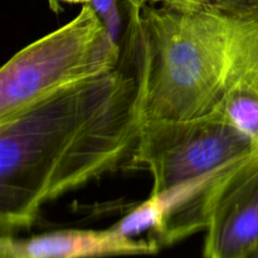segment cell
I'll return each mask as SVG.
<instances>
[{
    "instance_id": "cell-1",
    "label": "cell",
    "mask_w": 258,
    "mask_h": 258,
    "mask_svg": "<svg viewBox=\"0 0 258 258\" xmlns=\"http://www.w3.org/2000/svg\"><path fill=\"white\" fill-rule=\"evenodd\" d=\"M141 123L128 44L115 70L0 120L2 236L30 228L45 204L126 166Z\"/></svg>"
},
{
    "instance_id": "cell-2",
    "label": "cell",
    "mask_w": 258,
    "mask_h": 258,
    "mask_svg": "<svg viewBox=\"0 0 258 258\" xmlns=\"http://www.w3.org/2000/svg\"><path fill=\"white\" fill-rule=\"evenodd\" d=\"M246 23L213 4L190 10L128 8L141 121L211 113L226 90Z\"/></svg>"
},
{
    "instance_id": "cell-3",
    "label": "cell",
    "mask_w": 258,
    "mask_h": 258,
    "mask_svg": "<svg viewBox=\"0 0 258 258\" xmlns=\"http://www.w3.org/2000/svg\"><path fill=\"white\" fill-rule=\"evenodd\" d=\"M122 49L91 4L54 32L13 55L0 70V120L121 63Z\"/></svg>"
},
{
    "instance_id": "cell-4",
    "label": "cell",
    "mask_w": 258,
    "mask_h": 258,
    "mask_svg": "<svg viewBox=\"0 0 258 258\" xmlns=\"http://www.w3.org/2000/svg\"><path fill=\"white\" fill-rule=\"evenodd\" d=\"M256 150L246 134L214 110L185 120L144 121L126 166L148 171L151 194H160L207 178Z\"/></svg>"
},
{
    "instance_id": "cell-5",
    "label": "cell",
    "mask_w": 258,
    "mask_h": 258,
    "mask_svg": "<svg viewBox=\"0 0 258 258\" xmlns=\"http://www.w3.org/2000/svg\"><path fill=\"white\" fill-rule=\"evenodd\" d=\"M258 246V150L229 166L211 197L204 258H242Z\"/></svg>"
},
{
    "instance_id": "cell-6",
    "label": "cell",
    "mask_w": 258,
    "mask_h": 258,
    "mask_svg": "<svg viewBox=\"0 0 258 258\" xmlns=\"http://www.w3.org/2000/svg\"><path fill=\"white\" fill-rule=\"evenodd\" d=\"M158 243L130 239L107 229H60L28 238L0 237V256L8 258H103L155 254Z\"/></svg>"
},
{
    "instance_id": "cell-7",
    "label": "cell",
    "mask_w": 258,
    "mask_h": 258,
    "mask_svg": "<svg viewBox=\"0 0 258 258\" xmlns=\"http://www.w3.org/2000/svg\"><path fill=\"white\" fill-rule=\"evenodd\" d=\"M214 110L258 146V18H247L228 83Z\"/></svg>"
},
{
    "instance_id": "cell-8",
    "label": "cell",
    "mask_w": 258,
    "mask_h": 258,
    "mask_svg": "<svg viewBox=\"0 0 258 258\" xmlns=\"http://www.w3.org/2000/svg\"><path fill=\"white\" fill-rule=\"evenodd\" d=\"M164 211L158 194H150L146 201L131 209L111 228L130 239H149L160 246Z\"/></svg>"
},
{
    "instance_id": "cell-9",
    "label": "cell",
    "mask_w": 258,
    "mask_h": 258,
    "mask_svg": "<svg viewBox=\"0 0 258 258\" xmlns=\"http://www.w3.org/2000/svg\"><path fill=\"white\" fill-rule=\"evenodd\" d=\"M118 2L120 0H91L90 4L97 12L101 19L107 25L112 37L117 40L118 28H120V15H118ZM127 2V0H123Z\"/></svg>"
},
{
    "instance_id": "cell-10",
    "label": "cell",
    "mask_w": 258,
    "mask_h": 258,
    "mask_svg": "<svg viewBox=\"0 0 258 258\" xmlns=\"http://www.w3.org/2000/svg\"><path fill=\"white\" fill-rule=\"evenodd\" d=\"M213 5L237 17L258 18V0H214Z\"/></svg>"
},
{
    "instance_id": "cell-11",
    "label": "cell",
    "mask_w": 258,
    "mask_h": 258,
    "mask_svg": "<svg viewBox=\"0 0 258 258\" xmlns=\"http://www.w3.org/2000/svg\"><path fill=\"white\" fill-rule=\"evenodd\" d=\"M165 5V7L176 8V9H198V0H128L131 8L141 9L146 5Z\"/></svg>"
},
{
    "instance_id": "cell-12",
    "label": "cell",
    "mask_w": 258,
    "mask_h": 258,
    "mask_svg": "<svg viewBox=\"0 0 258 258\" xmlns=\"http://www.w3.org/2000/svg\"><path fill=\"white\" fill-rule=\"evenodd\" d=\"M49 9L54 13H60L63 10V5L66 4H90L91 0H47Z\"/></svg>"
},
{
    "instance_id": "cell-13",
    "label": "cell",
    "mask_w": 258,
    "mask_h": 258,
    "mask_svg": "<svg viewBox=\"0 0 258 258\" xmlns=\"http://www.w3.org/2000/svg\"><path fill=\"white\" fill-rule=\"evenodd\" d=\"M242 258H258V246L256 247V248L252 249V251L249 252V253H247L246 256L242 257Z\"/></svg>"
},
{
    "instance_id": "cell-14",
    "label": "cell",
    "mask_w": 258,
    "mask_h": 258,
    "mask_svg": "<svg viewBox=\"0 0 258 258\" xmlns=\"http://www.w3.org/2000/svg\"><path fill=\"white\" fill-rule=\"evenodd\" d=\"M0 258H8V257H3V256H0Z\"/></svg>"
}]
</instances>
